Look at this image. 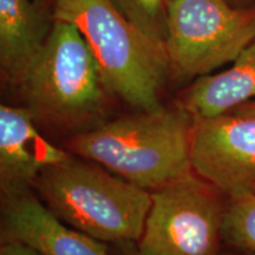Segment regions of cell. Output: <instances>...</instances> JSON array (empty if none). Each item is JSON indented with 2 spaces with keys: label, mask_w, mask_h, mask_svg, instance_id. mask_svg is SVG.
Wrapping results in <instances>:
<instances>
[{
  "label": "cell",
  "mask_w": 255,
  "mask_h": 255,
  "mask_svg": "<svg viewBox=\"0 0 255 255\" xmlns=\"http://www.w3.org/2000/svg\"><path fill=\"white\" fill-rule=\"evenodd\" d=\"M221 238L231 251L255 254V196L228 199Z\"/></svg>",
  "instance_id": "12"
},
{
  "label": "cell",
  "mask_w": 255,
  "mask_h": 255,
  "mask_svg": "<svg viewBox=\"0 0 255 255\" xmlns=\"http://www.w3.org/2000/svg\"><path fill=\"white\" fill-rule=\"evenodd\" d=\"M227 1L235 7H248L255 4V0H227Z\"/></svg>",
  "instance_id": "17"
},
{
  "label": "cell",
  "mask_w": 255,
  "mask_h": 255,
  "mask_svg": "<svg viewBox=\"0 0 255 255\" xmlns=\"http://www.w3.org/2000/svg\"><path fill=\"white\" fill-rule=\"evenodd\" d=\"M191 165L228 199L255 196V116L194 117Z\"/></svg>",
  "instance_id": "7"
},
{
  "label": "cell",
  "mask_w": 255,
  "mask_h": 255,
  "mask_svg": "<svg viewBox=\"0 0 255 255\" xmlns=\"http://www.w3.org/2000/svg\"><path fill=\"white\" fill-rule=\"evenodd\" d=\"M0 255H43L26 244L15 240L2 241Z\"/></svg>",
  "instance_id": "14"
},
{
  "label": "cell",
  "mask_w": 255,
  "mask_h": 255,
  "mask_svg": "<svg viewBox=\"0 0 255 255\" xmlns=\"http://www.w3.org/2000/svg\"><path fill=\"white\" fill-rule=\"evenodd\" d=\"M115 255H139L135 242L115 244Z\"/></svg>",
  "instance_id": "15"
},
{
  "label": "cell",
  "mask_w": 255,
  "mask_h": 255,
  "mask_svg": "<svg viewBox=\"0 0 255 255\" xmlns=\"http://www.w3.org/2000/svg\"><path fill=\"white\" fill-rule=\"evenodd\" d=\"M111 2L146 37L165 47L168 0H111Z\"/></svg>",
  "instance_id": "13"
},
{
  "label": "cell",
  "mask_w": 255,
  "mask_h": 255,
  "mask_svg": "<svg viewBox=\"0 0 255 255\" xmlns=\"http://www.w3.org/2000/svg\"><path fill=\"white\" fill-rule=\"evenodd\" d=\"M71 152L50 143L26 107H0V190L2 200L30 191L39 175Z\"/></svg>",
  "instance_id": "8"
},
{
  "label": "cell",
  "mask_w": 255,
  "mask_h": 255,
  "mask_svg": "<svg viewBox=\"0 0 255 255\" xmlns=\"http://www.w3.org/2000/svg\"><path fill=\"white\" fill-rule=\"evenodd\" d=\"M232 113L242 114V115H253L255 116V101H250L247 103L239 105L235 109L231 110Z\"/></svg>",
  "instance_id": "16"
},
{
  "label": "cell",
  "mask_w": 255,
  "mask_h": 255,
  "mask_svg": "<svg viewBox=\"0 0 255 255\" xmlns=\"http://www.w3.org/2000/svg\"><path fill=\"white\" fill-rule=\"evenodd\" d=\"M223 196L194 170L151 191L150 210L136 242L139 255L221 254Z\"/></svg>",
  "instance_id": "6"
},
{
  "label": "cell",
  "mask_w": 255,
  "mask_h": 255,
  "mask_svg": "<svg viewBox=\"0 0 255 255\" xmlns=\"http://www.w3.org/2000/svg\"><path fill=\"white\" fill-rule=\"evenodd\" d=\"M220 255H255L254 253H242V252H235V251H227L221 252Z\"/></svg>",
  "instance_id": "18"
},
{
  "label": "cell",
  "mask_w": 255,
  "mask_h": 255,
  "mask_svg": "<svg viewBox=\"0 0 255 255\" xmlns=\"http://www.w3.org/2000/svg\"><path fill=\"white\" fill-rule=\"evenodd\" d=\"M53 18L81 31L111 94L138 111L162 108L159 92L171 70L167 50L130 23L111 0H55Z\"/></svg>",
  "instance_id": "4"
},
{
  "label": "cell",
  "mask_w": 255,
  "mask_h": 255,
  "mask_svg": "<svg viewBox=\"0 0 255 255\" xmlns=\"http://www.w3.org/2000/svg\"><path fill=\"white\" fill-rule=\"evenodd\" d=\"M33 187L60 221L114 245L136 244L151 207L150 191L73 154L46 168Z\"/></svg>",
  "instance_id": "3"
},
{
  "label": "cell",
  "mask_w": 255,
  "mask_h": 255,
  "mask_svg": "<svg viewBox=\"0 0 255 255\" xmlns=\"http://www.w3.org/2000/svg\"><path fill=\"white\" fill-rule=\"evenodd\" d=\"M18 87L37 122L73 135L107 122L111 92L85 38L66 20L53 18L43 49Z\"/></svg>",
  "instance_id": "2"
},
{
  "label": "cell",
  "mask_w": 255,
  "mask_h": 255,
  "mask_svg": "<svg viewBox=\"0 0 255 255\" xmlns=\"http://www.w3.org/2000/svg\"><path fill=\"white\" fill-rule=\"evenodd\" d=\"M52 24L33 0H0V66L6 81L18 87Z\"/></svg>",
  "instance_id": "10"
},
{
  "label": "cell",
  "mask_w": 255,
  "mask_h": 255,
  "mask_svg": "<svg viewBox=\"0 0 255 255\" xmlns=\"http://www.w3.org/2000/svg\"><path fill=\"white\" fill-rule=\"evenodd\" d=\"M2 201V241H20L43 255H111L104 242L69 227L30 191Z\"/></svg>",
  "instance_id": "9"
},
{
  "label": "cell",
  "mask_w": 255,
  "mask_h": 255,
  "mask_svg": "<svg viewBox=\"0 0 255 255\" xmlns=\"http://www.w3.org/2000/svg\"><path fill=\"white\" fill-rule=\"evenodd\" d=\"M255 97V38L235 58L231 68L199 77L184 91L178 107L193 117L228 113Z\"/></svg>",
  "instance_id": "11"
},
{
  "label": "cell",
  "mask_w": 255,
  "mask_h": 255,
  "mask_svg": "<svg viewBox=\"0 0 255 255\" xmlns=\"http://www.w3.org/2000/svg\"><path fill=\"white\" fill-rule=\"evenodd\" d=\"M194 117L181 107L107 121L68 142L73 155L96 162L143 189L154 191L193 171Z\"/></svg>",
  "instance_id": "1"
},
{
  "label": "cell",
  "mask_w": 255,
  "mask_h": 255,
  "mask_svg": "<svg viewBox=\"0 0 255 255\" xmlns=\"http://www.w3.org/2000/svg\"><path fill=\"white\" fill-rule=\"evenodd\" d=\"M255 38V4L227 0H168L165 50L171 70L202 77L234 62Z\"/></svg>",
  "instance_id": "5"
}]
</instances>
